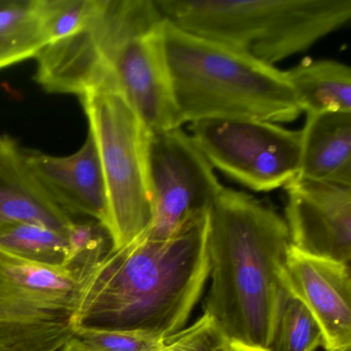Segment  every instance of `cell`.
I'll return each mask as SVG.
<instances>
[{"label":"cell","mask_w":351,"mask_h":351,"mask_svg":"<svg viewBox=\"0 0 351 351\" xmlns=\"http://www.w3.org/2000/svg\"><path fill=\"white\" fill-rule=\"evenodd\" d=\"M61 351H87L83 345L80 344L75 339L71 340Z\"/></svg>","instance_id":"d4e9b609"},{"label":"cell","mask_w":351,"mask_h":351,"mask_svg":"<svg viewBox=\"0 0 351 351\" xmlns=\"http://www.w3.org/2000/svg\"><path fill=\"white\" fill-rule=\"evenodd\" d=\"M164 50L184 123L256 120L289 123L302 110L285 71L165 19Z\"/></svg>","instance_id":"3957f363"},{"label":"cell","mask_w":351,"mask_h":351,"mask_svg":"<svg viewBox=\"0 0 351 351\" xmlns=\"http://www.w3.org/2000/svg\"><path fill=\"white\" fill-rule=\"evenodd\" d=\"M81 98L104 172L106 228L112 237V250H118L151 226V133L118 88H100Z\"/></svg>","instance_id":"5b68a950"},{"label":"cell","mask_w":351,"mask_h":351,"mask_svg":"<svg viewBox=\"0 0 351 351\" xmlns=\"http://www.w3.org/2000/svg\"><path fill=\"white\" fill-rule=\"evenodd\" d=\"M207 213L168 239L141 235L110 250L82 289L75 330H182L208 280Z\"/></svg>","instance_id":"6da1fadb"},{"label":"cell","mask_w":351,"mask_h":351,"mask_svg":"<svg viewBox=\"0 0 351 351\" xmlns=\"http://www.w3.org/2000/svg\"><path fill=\"white\" fill-rule=\"evenodd\" d=\"M302 112H350L351 71L332 59H305L285 71Z\"/></svg>","instance_id":"2e32d148"},{"label":"cell","mask_w":351,"mask_h":351,"mask_svg":"<svg viewBox=\"0 0 351 351\" xmlns=\"http://www.w3.org/2000/svg\"><path fill=\"white\" fill-rule=\"evenodd\" d=\"M69 256L64 266L83 273H91L112 250L108 228L99 221H75L65 231Z\"/></svg>","instance_id":"ffe728a7"},{"label":"cell","mask_w":351,"mask_h":351,"mask_svg":"<svg viewBox=\"0 0 351 351\" xmlns=\"http://www.w3.org/2000/svg\"><path fill=\"white\" fill-rule=\"evenodd\" d=\"M91 273L0 250V351L62 350L75 339V314Z\"/></svg>","instance_id":"8992f818"},{"label":"cell","mask_w":351,"mask_h":351,"mask_svg":"<svg viewBox=\"0 0 351 351\" xmlns=\"http://www.w3.org/2000/svg\"><path fill=\"white\" fill-rule=\"evenodd\" d=\"M137 23L130 0H97L81 29L38 53L36 82L50 93L80 97L100 88H118L110 71L112 57L134 34Z\"/></svg>","instance_id":"ba28073f"},{"label":"cell","mask_w":351,"mask_h":351,"mask_svg":"<svg viewBox=\"0 0 351 351\" xmlns=\"http://www.w3.org/2000/svg\"><path fill=\"white\" fill-rule=\"evenodd\" d=\"M164 23L125 42L112 61L119 90L151 134L184 124L166 61Z\"/></svg>","instance_id":"8fae6325"},{"label":"cell","mask_w":351,"mask_h":351,"mask_svg":"<svg viewBox=\"0 0 351 351\" xmlns=\"http://www.w3.org/2000/svg\"><path fill=\"white\" fill-rule=\"evenodd\" d=\"M16 0H0V10L3 8L9 7V5H13Z\"/></svg>","instance_id":"484cf974"},{"label":"cell","mask_w":351,"mask_h":351,"mask_svg":"<svg viewBox=\"0 0 351 351\" xmlns=\"http://www.w3.org/2000/svg\"><path fill=\"white\" fill-rule=\"evenodd\" d=\"M73 221L34 178L17 143L0 136V227L34 223L65 233Z\"/></svg>","instance_id":"5bb4252c"},{"label":"cell","mask_w":351,"mask_h":351,"mask_svg":"<svg viewBox=\"0 0 351 351\" xmlns=\"http://www.w3.org/2000/svg\"><path fill=\"white\" fill-rule=\"evenodd\" d=\"M228 351H268L261 347L250 346V345L241 344V343L229 342V350Z\"/></svg>","instance_id":"cb8c5ba5"},{"label":"cell","mask_w":351,"mask_h":351,"mask_svg":"<svg viewBox=\"0 0 351 351\" xmlns=\"http://www.w3.org/2000/svg\"><path fill=\"white\" fill-rule=\"evenodd\" d=\"M180 29L272 65L309 50L351 19L350 0H156Z\"/></svg>","instance_id":"277c9868"},{"label":"cell","mask_w":351,"mask_h":351,"mask_svg":"<svg viewBox=\"0 0 351 351\" xmlns=\"http://www.w3.org/2000/svg\"><path fill=\"white\" fill-rule=\"evenodd\" d=\"M97 0H38L48 45L81 29L90 19Z\"/></svg>","instance_id":"44dd1931"},{"label":"cell","mask_w":351,"mask_h":351,"mask_svg":"<svg viewBox=\"0 0 351 351\" xmlns=\"http://www.w3.org/2000/svg\"><path fill=\"white\" fill-rule=\"evenodd\" d=\"M24 161L52 200L69 217L84 215L108 225V199L93 135L69 157L22 149Z\"/></svg>","instance_id":"4fadbf2b"},{"label":"cell","mask_w":351,"mask_h":351,"mask_svg":"<svg viewBox=\"0 0 351 351\" xmlns=\"http://www.w3.org/2000/svg\"><path fill=\"white\" fill-rule=\"evenodd\" d=\"M161 351H169V350H168L167 347H166V344H165V347H164V348H163V349H162V350H161Z\"/></svg>","instance_id":"4316f807"},{"label":"cell","mask_w":351,"mask_h":351,"mask_svg":"<svg viewBox=\"0 0 351 351\" xmlns=\"http://www.w3.org/2000/svg\"><path fill=\"white\" fill-rule=\"evenodd\" d=\"M48 44L38 0H16L0 10V69L38 56Z\"/></svg>","instance_id":"e0dca14e"},{"label":"cell","mask_w":351,"mask_h":351,"mask_svg":"<svg viewBox=\"0 0 351 351\" xmlns=\"http://www.w3.org/2000/svg\"><path fill=\"white\" fill-rule=\"evenodd\" d=\"M322 344L324 336L317 320L285 283L277 301L267 350L316 351Z\"/></svg>","instance_id":"ac0fdd59"},{"label":"cell","mask_w":351,"mask_h":351,"mask_svg":"<svg viewBox=\"0 0 351 351\" xmlns=\"http://www.w3.org/2000/svg\"><path fill=\"white\" fill-rule=\"evenodd\" d=\"M75 339L87 351H161L165 339L132 330H77Z\"/></svg>","instance_id":"7402d4cb"},{"label":"cell","mask_w":351,"mask_h":351,"mask_svg":"<svg viewBox=\"0 0 351 351\" xmlns=\"http://www.w3.org/2000/svg\"><path fill=\"white\" fill-rule=\"evenodd\" d=\"M297 178L351 186V114H307Z\"/></svg>","instance_id":"9a60e30c"},{"label":"cell","mask_w":351,"mask_h":351,"mask_svg":"<svg viewBox=\"0 0 351 351\" xmlns=\"http://www.w3.org/2000/svg\"><path fill=\"white\" fill-rule=\"evenodd\" d=\"M0 250L47 266H64L69 256L65 233L34 223L1 226Z\"/></svg>","instance_id":"d6986e66"},{"label":"cell","mask_w":351,"mask_h":351,"mask_svg":"<svg viewBox=\"0 0 351 351\" xmlns=\"http://www.w3.org/2000/svg\"><path fill=\"white\" fill-rule=\"evenodd\" d=\"M153 217L143 234L166 240L208 213L223 186L190 134L182 128L153 133L149 141Z\"/></svg>","instance_id":"9c48e42d"},{"label":"cell","mask_w":351,"mask_h":351,"mask_svg":"<svg viewBox=\"0 0 351 351\" xmlns=\"http://www.w3.org/2000/svg\"><path fill=\"white\" fill-rule=\"evenodd\" d=\"M229 342L223 330L206 313L192 326L165 339L169 351H228Z\"/></svg>","instance_id":"603a6c76"},{"label":"cell","mask_w":351,"mask_h":351,"mask_svg":"<svg viewBox=\"0 0 351 351\" xmlns=\"http://www.w3.org/2000/svg\"><path fill=\"white\" fill-rule=\"evenodd\" d=\"M285 280L319 324L326 351H351L350 266L291 246Z\"/></svg>","instance_id":"7c38bea8"},{"label":"cell","mask_w":351,"mask_h":351,"mask_svg":"<svg viewBox=\"0 0 351 351\" xmlns=\"http://www.w3.org/2000/svg\"><path fill=\"white\" fill-rule=\"evenodd\" d=\"M207 219L211 285L204 313L230 342L267 349L287 283V223L267 203L223 186Z\"/></svg>","instance_id":"7a4b0ae2"},{"label":"cell","mask_w":351,"mask_h":351,"mask_svg":"<svg viewBox=\"0 0 351 351\" xmlns=\"http://www.w3.org/2000/svg\"><path fill=\"white\" fill-rule=\"evenodd\" d=\"M285 188L291 247L350 266V184L295 178Z\"/></svg>","instance_id":"30bf717a"},{"label":"cell","mask_w":351,"mask_h":351,"mask_svg":"<svg viewBox=\"0 0 351 351\" xmlns=\"http://www.w3.org/2000/svg\"><path fill=\"white\" fill-rule=\"evenodd\" d=\"M190 130L213 169L250 190L285 188L299 174L301 131L256 120L198 121Z\"/></svg>","instance_id":"52a82bcc"}]
</instances>
